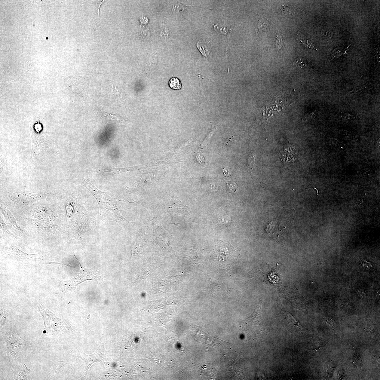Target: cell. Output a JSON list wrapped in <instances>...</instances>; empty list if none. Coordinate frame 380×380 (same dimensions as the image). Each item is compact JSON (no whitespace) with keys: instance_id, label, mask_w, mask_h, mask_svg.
Returning <instances> with one entry per match:
<instances>
[{"instance_id":"5","label":"cell","mask_w":380,"mask_h":380,"mask_svg":"<svg viewBox=\"0 0 380 380\" xmlns=\"http://www.w3.org/2000/svg\"><path fill=\"white\" fill-rule=\"evenodd\" d=\"M282 297L287 299L294 307H299L300 303L304 299L297 289H293L288 287H284L282 292Z\"/></svg>"},{"instance_id":"18","label":"cell","mask_w":380,"mask_h":380,"mask_svg":"<svg viewBox=\"0 0 380 380\" xmlns=\"http://www.w3.org/2000/svg\"><path fill=\"white\" fill-rule=\"evenodd\" d=\"M276 46L277 50H279L283 46L282 38L280 36L278 35L276 38Z\"/></svg>"},{"instance_id":"7","label":"cell","mask_w":380,"mask_h":380,"mask_svg":"<svg viewBox=\"0 0 380 380\" xmlns=\"http://www.w3.org/2000/svg\"><path fill=\"white\" fill-rule=\"evenodd\" d=\"M287 318L284 325L285 327L289 331L294 333L303 329V327L299 325V322L293 317L290 313L288 312Z\"/></svg>"},{"instance_id":"25","label":"cell","mask_w":380,"mask_h":380,"mask_svg":"<svg viewBox=\"0 0 380 380\" xmlns=\"http://www.w3.org/2000/svg\"><path fill=\"white\" fill-rule=\"evenodd\" d=\"M170 224L174 225H175V226H178L179 225H180V224L177 223H170Z\"/></svg>"},{"instance_id":"2","label":"cell","mask_w":380,"mask_h":380,"mask_svg":"<svg viewBox=\"0 0 380 380\" xmlns=\"http://www.w3.org/2000/svg\"><path fill=\"white\" fill-rule=\"evenodd\" d=\"M76 259L80 264V271L71 280L65 281H60L59 287L62 292H74L78 284L87 280H91L98 282L99 280L103 279L98 268L95 267L90 268H85L81 265L78 259Z\"/></svg>"},{"instance_id":"15","label":"cell","mask_w":380,"mask_h":380,"mask_svg":"<svg viewBox=\"0 0 380 380\" xmlns=\"http://www.w3.org/2000/svg\"><path fill=\"white\" fill-rule=\"evenodd\" d=\"M308 62L307 60L303 58H299L295 60L293 63V65L302 68L308 65Z\"/></svg>"},{"instance_id":"1","label":"cell","mask_w":380,"mask_h":380,"mask_svg":"<svg viewBox=\"0 0 380 380\" xmlns=\"http://www.w3.org/2000/svg\"><path fill=\"white\" fill-rule=\"evenodd\" d=\"M83 185L89 190L100 206V213L103 218L118 222L120 219L125 220L119 213L120 210L117 207L116 200L111 194L100 191L87 179H84Z\"/></svg>"},{"instance_id":"23","label":"cell","mask_w":380,"mask_h":380,"mask_svg":"<svg viewBox=\"0 0 380 380\" xmlns=\"http://www.w3.org/2000/svg\"><path fill=\"white\" fill-rule=\"evenodd\" d=\"M112 92L113 95L115 96H118L119 95L118 90L117 89L115 86H112Z\"/></svg>"},{"instance_id":"21","label":"cell","mask_w":380,"mask_h":380,"mask_svg":"<svg viewBox=\"0 0 380 380\" xmlns=\"http://www.w3.org/2000/svg\"><path fill=\"white\" fill-rule=\"evenodd\" d=\"M357 293L359 296L361 297H364L366 294L365 290L361 288L358 289L357 290Z\"/></svg>"},{"instance_id":"14","label":"cell","mask_w":380,"mask_h":380,"mask_svg":"<svg viewBox=\"0 0 380 380\" xmlns=\"http://www.w3.org/2000/svg\"><path fill=\"white\" fill-rule=\"evenodd\" d=\"M345 49L344 48H338L334 49L332 54L331 57L332 58L339 57L342 55H344L345 53L348 50V49Z\"/></svg>"},{"instance_id":"24","label":"cell","mask_w":380,"mask_h":380,"mask_svg":"<svg viewBox=\"0 0 380 380\" xmlns=\"http://www.w3.org/2000/svg\"><path fill=\"white\" fill-rule=\"evenodd\" d=\"M379 51V50H378L377 51H376V55L377 56L378 60L379 58V59L380 53Z\"/></svg>"},{"instance_id":"10","label":"cell","mask_w":380,"mask_h":380,"mask_svg":"<svg viewBox=\"0 0 380 380\" xmlns=\"http://www.w3.org/2000/svg\"><path fill=\"white\" fill-rule=\"evenodd\" d=\"M169 87L171 89L175 90H180L182 87V84L180 80L178 78L173 77L171 78L169 82Z\"/></svg>"},{"instance_id":"22","label":"cell","mask_w":380,"mask_h":380,"mask_svg":"<svg viewBox=\"0 0 380 380\" xmlns=\"http://www.w3.org/2000/svg\"><path fill=\"white\" fill-rule=\"evenodd\" d=\"M197 158L198 162L201 165H203L205 163L203 157L200 154L197 156Z\"/></svg>"},{"instance_id":"20","label":"cell","mask_w":380,"mask_h":380,"mask_svg":"<svg viewBox=\"0 0 380 380\" xmlns=\"http://www.w3.org/2000/svg\"><path fill=\"white\" fill-rule=\"evenodd\" d=\"M222 172L223 173L224 176L226 177L230 176L232 174V170L230 168H224L222 169Z\"/></svg>"},{"instance_id":"17","label":"cell","mask_w":380,"mask_h":380,"mask_svg":"<svg viewBox=\"0 0 380 380\" xmlns=\"http://www.w3.org/2000/svg\"><path fill=\"white\" fill-rule=\"evenodd\" d=\"M361 265L363 266L365 269L368 271L373 270L374 268V265L373 263L371 262H367L364 259L361 261Z\"/></svg>"},{"instance_id":"12","label":"cell","mask_w":380,"mask_h":380,"mask_svg":"<svg viewBox=\"0 0 380 380\" xmlns=\"http://www.w3.org/2000/svg\"><path fill=\"white\" fill-rule=\"evenodd\" d=\"M268 26V22L265 19H262L260 20L258 22L256 31L257 33H259L260 32L265 30Z\"/></svg>"},{"instance_id":"13","label":"cell","mask_w":380,"mask_h":380,"mask_svg":"<svg viewBox=\"0 0 380 380\" xmlns=\"http://www.w3.org/2000/svg\"><path fill=\"white\" fill-rule=\"evenodd\" d=\"M215 30L219 34L226 35L230 31L228 27L224 25L219 26L218 24L214 25Z\"/></svg>"},{"instance_id":"11","label":"cell","mask_w":380,"mask_h":380,"mask_svg":"<svg viewBox=\"0 0 380 380\" xmlns=\"http://www.w3.org/2000/svg\"><path fill=\"white\" fill-rule=\"evenodd\" d=\"M197 46L198 48L199 49L202 55L207 58L210 52L209 49L206 47L205 43H204L203 42H198L197 43Z\"/></svg>"},{"instance_id":"3","label":"cell","mask_w":380,"mask_h":380,"mask_svg":"<svg viewBox=\"0 0 380 380\" xmlns=\"http://www.w3.org/2000/svg\"><path fill=\"white\" fill-rule=\"evenodd\" d=\"M3 251L6 257L22 264H30L40 259L38 254L28 255L15 247H4Z\"/></svg>"},{"instance_id":"9","label":"cell","mask_w":380,"mask_h":380,"mask_svg":"<svg viewBox=\"0 0 380 380\" xmlns=\"http://www.w3.org/2000/svg\"><path fill=\"white\" fill-rule=\"evenodd\" d=\"M102 116L103 118L115 123H122L125 119L119 115L106 112H102Z\"/></svg>"},{"instance_id":"6","label":"cell","mask_w":380,"mask_h":380,"mask_svg":"<svg viewBox=\"0 0 380 380\" xmlns=\"http://www.w3.org/2000/svg\"><path fill=\"white\" fill-rule=\"evenodd\" d=\"M196 338L198 340L201 342L203 343L207 344L209 345L216 346H220V345L223 343V341L217 339L212 337L208 335L206 332L202 331L199 329L196 334Z\"/></svg>"},{"instance_id":"8","label":"cell","mask_w":380,"mask_h":380,"mask_svg":"<svg viewBox=\"0 0 380 380\" xmlns=\"http://www.w3.org/2000/svg\"><path fill=\"white\" fill-rule=\"evenodd\" d=\"M146 166V165L145 166H144V165H140V166L126 167V168L103 169H100L98 170L97 172L100 173L109 172L115 174H119V173L127 172V171L139 170V169L144 168Z\"/></svg>"},{"instance_id":"16","label":"cell","mask_w":380,"mask_h":380,"mask_svg":"<svg viewBox=\"0 0 380 380\" xmlns=\"http://www.w3.org/2000/svg\"><path fill=\"white\" fill-rule=\"evenodd\" d=\"M227 186L228 191L231 193L236 192L238 188V185L234 182H229L227 183Z\"/></svg>"},{"instance_id":"4","label":"cell","mask_w":380,"mask_h":380,"mask_svg":"<svg viewBox=\"0 0 380 380\" xmlns=\"http://www.w3.org/2000/svg\"><path fill=\"white\" fill-rule=\"evenodd\" d=\"M264 323L261 315V304H258L254 311L246 319L244 327L246 330L251 332H257L262 329Z\"/></svg>"},{"instance_id":"19","label":"cell","mask_w":380,"mask_h":380,"mask_svg":"<svg viewBox=\"0 0 380 380\" xmlns=\"http://www.w3.org/2000/svg\"><path fill=\"white\" fill-rule=\"evenodd\" d=\"M255 155H253L249 157V164L250 168L251 169H253L254 167L255 164Z\"/></svg>"}]
</instances>
